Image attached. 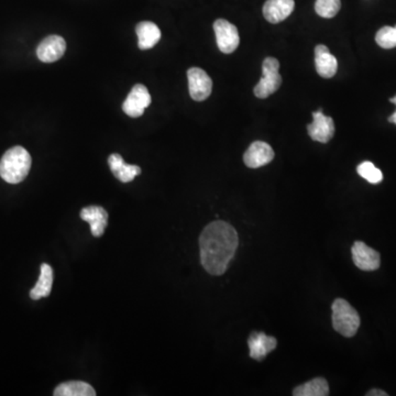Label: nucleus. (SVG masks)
<instances>
[{"instance_id": "nucleus-1", "label": "nucleus", "mask_w": 396, "mask_h": 396, "mask_svg": "<svg viewBox=\"0 0 396 396\" xmlns=\"http://www.w3.org/2000/svg\"><path fill=\"white\" fill-rule=\"evenodd\" d=\"M239 246L237 232L222 220L210 222L200 237V262L210 275L218 277L227 271Z\"/></svg>"}, {"instance_id": "nucleus-2", "label": "nucleus", "mask_w": 396, "mask_h": 396, "mask_svg": "<svg viewBox=\"0 0 396 396\" xmlns=\"http://www.w3.org/2000/svg\"><path fill=\"white\" fill-rule=\"evenodd\" d=\"M31 155L25 148H11L0 160V176L11 184L23 182L30 172Z\"/></svg>"}, {"instance_id": "nucleus-3", "label": "nucleus", "mask_w": 396, "mask_h": 396, "mask_svg": "<svg viewBox=\"0 0 396 396\" xmlns=\"http://www.w3.org/2000/svg\"><path fill=\"white\" fill-rule=\"evenodd\" d=\"M332 327L338 334L352 338L360 327V316L356 309L344 299H335L332 303Z\"/></svg>"}, {"instance_id": "nucleus-4", "label": "nucleus", "mask_w": 396, "mask_h": 396, "mask_svg": "<svg viewBox=\"0 0 396 396\" xmlns=\"http://www.w3.org/2000/svg\"><path fill=\"white\" fill-rule=\"evenodd\" d=\"M280 63L277 59L267 58L262 64V78L257 86L254 88V95L258 98L269 97L275 94L282 84L281 75L279 73Z\"/></svg>"}, {"instance_id": "nucleus-5", "label": "nucleus", "mask_w": 396, "mask_h": 396, "mask_svg": "<svg viewBox=\"0 0 396 396\" xmlns=\"http://www.w3.org/2000/svg\"><path fill=\"white\" fill-rule=\"evenodd\" d=\"M214 31L218 48L224 54L234 52L240 43L239 32L236 25L224 19L215 21Z\"/></svg>"}, {"instance_id": "nucleus-6", "label": "nucleus", "mask_w": 396, "mask_h": 396, "mask_svg": "<svg viewBox=\"0 0 396 396\" xmlns=\"http://www.w3.org/2000/svg\"><path fill=\"white\" fill-rule=\"evenodd\" d=\"M150 104H151V95L149 90L145 85L137 84L133 86L125 102L122 104V110L129 117H141Z\"/></svg>"}, {"instance_id": "nucleus-7", "label": "nucleus", "mask_w": 396, "mask_h": 396, "mask_svg": "<svg viewBox=\"0 0 396 396\" xmlns=\"http://www.w3.org/2000/svg\"><path fill=\"white\" fill-rule=\"evenodd\" d=\"M190 95L196 102H204L210 97L212 90V80L202 68H192L187 71Z\"/></svg>"}, {"instance_id": "nucleus-8", "label": "nucleus", "mask_w": 396, "mask_h": 396, "mask_svg": "<svg viewBox=\"0 0 396 396\" xmlns=\"http://www.w3.org/2000/svg\"><path fill=\"white\" fill-rule=\"evenodd\" d=\"M309 137L314 141L327 143L335 135V122L323 114V109L313 112V122L307 126Z\"/></svg>"}, {"instance_id": "nucleus-9", "label": "nucleus", "mask_w": 396, "mask_h": 396, "mask_svg": "<svg viewBox=\"0 0 396 396\" xmlns=\"http://www.w3.org/2000/svg\"><path fill=\"white\" fill-rule=\"evenodd\" d=\"M352 260L362 271H376L381 265L380 253L364 242L356 241L352 248Z\"/></svg>"}, {"instance_id": "nucleus-10", "label": "nucleus", "mask_w": 396, "mask_h": 396, "mask_svg": "<svg viewBox=\"0 0 396 396\" xmlns=\"http://www.w3.org/2000/svg\"><path fill=\"white\" fill-rule=\"evenodd\" d=\"M66 51V42L60 35H49L41 41L37 49L39 60L53 63L60 60Z\"/></svg>"}, {"instance_id": "nucleus-11", "label": "nucleus", "mask_w": 396, "mask_h": 396, "mask_svg": "<svg viewBox=\"0 0 396 396\" xmlns=\"http://www.w3.org/2000/svg\"><path fill=\"white\" fill-rule=\"evenodd\" d=\"M275 159V151L268 143L256 141L250 145L244 155V164L250 169H258L269 164Z\"/></svg>"}, {"instance_id": "nucleus-12", "label": "nucleus", "mask_w": 396, "mask_h": 396, "mask_svg": "<svg viewBox=\"0 0 396 396\" xmlns=\"http://www.w3.org/2000/svg\"><path fill=\"white\" fill-rule=\"evenodd\" d=\"M248 344L252 359L261 361L277 348V342L275 337L268 336L264 332H253L248 339Z\"/></svg>"}, {"instance_id": "nucleus-13", "label": "nucleus", "mask_w": 396, "mask_h": 396, "mask_svg": "<svg viewBox=\"0 0 396 396\" xmlns=\"http://www.w3.org/2000/svg\"><path fill=\"white\" fill-rule=\"evenodd\" d=\"M80 218L90 224V232L94 237H100L105 232L108 224V214L102 207H85L80 210Z\"/></svg>"}, {"instance_id": "nucleus-14", "label": "nucleus", "mask_w": 396, "mask_h": 396, "mask_svg": "<svg viewBox=\"0 0 396 396\" xmlns=\"http://www.w3.org/2000/svg\"><path fill=\"white\" fill-rule=\"evenodd\" d=\"M294 7V0H268L263 6V16L269 23H282L293 13Z\"/></svg>"}, {"instance_id": "nucleus-15", "label": "nucleus", "mask_w": 396, "mask_h": 396, "mask_svg": "<svg viewBox=\"0 0 396 396\" xmlns=\"http://www.w3.org/2000/svg\"><path fill=\"white\" fill-rule=\"evenodd\" d=\"M315 65L322 78H332L337 73L338 62L326 45L319 44L315 48Z\"/></svg>"}, {"instance_id": "nucleus-16", "label": "nucleus", "mask_w": 396, "mask_h": 396, "mask_svg": "<svg viewBox=\"0 0 396 396\" xmlns=\"http://www.w3.org/2000/svg\"><path fill=\"white\" fill-rule=\"evenodd\" d=\"M108 164L112 169V174L117 177L122 183H129L135 180V177L141 174V169L137 165H130L124 161L121 155L112 153L108 157Z\"/></svg>"}, {"instance_id": "nucleus-17", "label": "nucleus", "mask_w": 396, "mask_h": 396, "mask_svg": "<svg viewBox=\"0 0 396 396\" xmlns=\"http://www.w3.org/2000/svg\"><path fill=\"white\" fill-rule=\"evenodd\" d=\"M136 32L138 35V45L140 50H149L152 49L160 39H161V31L155 23L151 21H143L138 23L136 27Z\"/></svg>"}, {"instance_id": "nucleus-18", "label": "nucleus", "mask_w": 396, "mask_h": 396, "mask_svg": "<svg viewBox=\"0 0 396 396\" xmlns=\"http://www.w3.org/2000/svg\"><path fill=\"white\" fill-rule=\"evenodd\" d=\"M53 285V269L49 264L41 265V273L37 284L30 291V297L33 301L48 297L51 294Z\"/></svg>"}, {"instance_id": "nucleus-19", "label": "nucleus", "mask_w": 396, "mask_h": 396, "mask_svg": "<svg viewBox=\"0 0 396 396\" xmlns=\"http://www.w3.org/2000/svg\"><path fill=\"white\" fill-rule=\"evenodd\" d=\"M54 396H95V390L90 384L83 381H70L61 383L54 390Z\"/></svg>"}, {"instance_id": "nucleus-20", "label": "nucleus", "mask_w": 396, "mask_h": 396, "mask_svg": "<svg viewBox=\"0 0 396 396\" xmlns=\"http://www.w3.org/2000/svg\"><path fill=\"white\" fill-rule=\"evenodd\" d=\"M294 396H327L329 395V386L324 378H316L306 383L296 386L293 390Z\"/></svg>"}, {"instance_id": "nucleus-21", "label": "nucleus", "mask_w": 396, "mask_h": 396, "mask_svg": "<svg viewBox=\"0 0 396 396\" xmlns=\"http://www.w3.org/2000/svg\"><path fill=\"white\" fill-rule=\"evenodd\" d=\"M356 172L360 176L364 177V180L371 183V184H379L383 180V174L381 169H378L373 163L370 161L362 162L356 167Z\"/></svg>"}, {"instance_id": "nucleus-22", "label": "nucleus", "mask_w": 396, "mask_h": 396, "mask_svg": "<svg viewBox=\"0 0 396 396\" xmlns=\"http://www.w3.org/2000/svg\"><path fill=\"white\" fill-rule=\"evenodd\" d=\"M342 1L340 0H316L315 11L317 15L323 18H334L340 11Z\"/></svg>"}, {"instance_id": "nucleus-23", "label": "nucleus", "mask_w": 396, "mask_h": 396, "mask_svg": "<svg viewBox=\"0 0 396 396\" xmlns=\"http://www.w3.org/2000/svg\"><path fill=\"white\" fill-rule=\"evenodd\" d=\"M376 41L379 47L383 49H393L396 47V25L395 27H383L378 31Z\"/></svg>"}, {"instance_id": "nucleus-24", "label": "nucleus", "mask_w": 396, "mask_h": 396, "mask_svg": "<svg viewBox=\"0 0 396 396\" xmlns=\"http://www.w3.org/2000/svg\"><path fill=\"white\" fill-rule=\"evenodd\" d=\"M389 394L386 393V392L382 391V390L373 389L370 390L368 393H366V396H388Z\"/></svg>"}, {"instance_id": "nucleus-25", "label": "nucleus", "mask_w": 396, "mask_h": 396, "mask_svg": "<svg viewBox=\"0 0 396 396\" xmlns=\"http://www.w3.org/2000/svg\"><path fill=\"white\" fill-rule=\"evenodd\" d=\"M389 121L392 122V124H395L396 125V110L395 112H394L393 115L390 116Z\"/></svg>"}, {"instance_id": "nucleus-26", "label": "nucleus", "mask_w": 396, "mask_h": 396, "mask_svg": "<svg viewBox=\"0 0 396 396\" xmlns=\"http://www.w3.org/2000/svg\"><path fill=\"white\" fill-rule=\"evenodd\" d=\"M390 102H393V104H395V105H396V96H394V97H392L391 100H390Z\"/></svg>"}]
</instances>
